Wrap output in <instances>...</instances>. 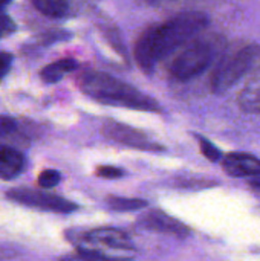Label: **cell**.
I'll list each match as a JSON object with an SVG mask.
<instances>
[{"instance_id": "cell-2", "label": "cell", "mask_w": 260, "mask_h": 261, "mask_svg": "<svg viewBox=\"0 0 260 261\" xmlns=\"http://www.w3.org/2000/svg\"><path fill=\"white\" fill-rule=\"evenodd\" d=\"M80 90L106 106L141 112H161V106L149 95L104 72H86L78 78Z\"/></svg>"}, {"instance_id": "cell-8", "label": "cell", "mask_w": 260, "mask_h": 261, "mask_svg": "<svg viewBox=\"0 0 260 261\" xmlns=\"http://www.w3.org/2000/svg\"><path fill=\"white\" fill-rule=\"evenodd\" d=\"M222 168L231 177H254L260 174V159L247 153H230L222 159Z\"/></svg>"}, {"instance_id": "cell-25", "label": "cell", "mask_w": 260, "mask_h": 261, "mask_svg": "<svg viewBox=\"0 0 260 261\" xmlns=\"http://www.w3.org/2000/svg\"><path fill=\"white\" fill-rule=\"evenodd\" d=\"M150 2H153V0H150Z\"/></svg>"}, {"instance_id": "cell-3", "label": "cell", "mask_w": 260, "mask_h": 261, "mask_svg": "<svg viewBox=\"0 0 260 261\" xmlns=\"http://www.w3.org/2000/svg\"><path fill=\"white\" fill-rule=\"evenodd\" d=\"M224 47L225 40L221 35L195 37L173 58L169 72L178 81H190L205 72L224 52Z\"/></svg>"}, {"instance_id": "cell-16", "label": "cell", "mask_w": 260, "mask_h": 261, "mask_svg": "<svg viewBox=\"0 0 260 261\" xmlns=\"http://www.w3.org/2000/svg\"><path fill=\"white\" fill-rule=\"evenodd\" d=\"M20 135V127L17 119L0 115V141L3 139H14Z\"/></svg>"}, {"instance_id": "cell-4", "label": "cell", "mask_w": 260, "mask_h": 261, "mask_svg": "<svg viewBox=\"0 0 260 261\" xmlns=\"http://www.w3.org/2000/svg\"><path fill=\"white\" fill-rule=\"evenodd\" d=\"M260 64V46L247 44L225 50L219 58L210 86L215 93H224L231 89L242 76Z\"/></svg>"}, {"instance_id": "cell-6", "label": "cell", "mask_w": 260, "mask_h": 261, "mask_svg": "<svg viewBox=\"0 0 260 261\" xmlns=\"http://www.w3.org/2000/svg\"><path fill=\"white\" fill-rule=\"evenodd\" d=\"M103 133L107 139L130 147L136 148L141 151H162L164 147L155 141H152L144 132L133 128L127 124H121L118 121H106L103 125Z\"/></svg>"}, {"instance_id": "cell-21", "label": "cell", "mask_w": 260, "mask_h": 261, "mask_svg": "<svg viewBox=\"0 0 260 261\" xmlns=\"http://www.w3.org/2000/svg\"><path fill=\"white\" fill-rule=\"evenodd\" d=\"M15 31V23L14 20L6 15L5 12L0 11V38H5L8 35H11Z\"/></svg>"}, {"instance_id": "cell-13", "label": "cell", "mask_w": 260, "mask_h": 261, "mask_svg": "<svg viewBox=\"0 0 260 261\" xmlns=\"http://www.w3.org/2000/svg\"><path fill=\"white\" fill-rule=\"evenodd\" d=\"M31 3L44 15L51 18H61L67 15L70 0H31Z\"/></svg>"}, {"instance_id": "cell-11", "label": "cell", "mask_w": 260, "mask_h": 261, "mask_svg": "<svg viewBox=\"0 0 260 261\" xmlns=\"http://www.w3.org/2000/svg\"><path fill=\"white\" fill-rule=\"evenodd\" d=\"M77 67H78V63L75 60L61 58V60H57V61L44 66L40 70V78L46 84H54V83H58L60 80H63L67 73L74 72Z\"/></svg>"}, {"instance_id": "cell-20", "label": "cell", "mask_w": 260, "mask_h": 261, "mask_svg": "<svg viewBox=\"0 0 260 261\" xmlns=\"http://www.w3.org/2000/svg\"><path fill=\"white\" fill-rule=\"evenodd\" d=\"M95 173L101 179H109V180H115V179H120V177L124 176V170L123 168L112 167V165H100Z\"/></svg>"}, {"instance_id": "cell-24", "label": "cell", "mask_w": 260, "mask_h": 261, "mask_svg": "<svg viewBox=\"0 0 260 261\" xmlns=\"http://www.w3.org/2000/svg\"><path fill=\"white\" fill-rule=\"evenodd\" d=\"M11 2H12V0H0V11H2V9H3L5 6H8V5H9Z\"/></svg>"}, {"instance_id": "cell-17", "label": "cell", "mask_w": 260, "mask_h": 261, "mask_svg": "<svg viewBox=\"0 0 260 261\" xmlns=\"http://www.w3.org/2000/svg\"><path fill=\"white\" fill-rule=\"evenodd\" d=\"M60 182H61V174L57 170H43L37 179V184L41 190L55 188Z\"/></svg>"}, {"instance_id": "cell-10", "label": "cell", "mask_w": 260, "mask_h": 261, "mask_svg": "<svg viewBox=\"0 0 260 261\" xmlns=\"http://www.w3.org/2000/svg\"><path fill=\"white\" fill-rule=\"evenodd\" d=\"M25 156L15 147L0 144V179L12 180L25 170Z\"/></svg>"}, {"instance_id": "cell-1", "label": "cell", "mask_w": 260, "mask_h": 261, "mask_svg": "<svg viewBox=\"0 0 260 261\" xmlns=\"http://www.w3.org/2000/svg\"><path fill=\"white\" fill-rule=\"evenodd\" d=\"M208 21L204 12L188 11L164 23L149 26L135 44V58L141 70L150 73L159 61L199 35Z\"/></svg>"}, {"instance_id": "cell-19", "label": "cell", "mask_w": 260, "mask_h": 261, "mask_svg": "<svg viewBox=\"0 0 260 261\" xmlns=\"http://www.w3.org/2000/svg\"><path fill=\"white\" fill-rule=\"evenodd\" d=\"M199 147H201V153L211 162H218L221 159V151L216 148V145H213L208 139L205 138H199Z\"/></svg>"}, {"instance_id": "cell-9", "label": "cell", "mask_w": 260, "mask_h": 261, "mask_svg": "<svg viewBox=\"0 0 260 261\" xmlns=\"http://www.w3.org/2000/svg\"><path fill=\"white\" fill-rule=\"evenodd\" d=\"M84 240L87 243L93 245H103L112 249H120V251H132L133 243L130 239L120 229L115 228H98L92 229L84 236Z\"/></svg>"}, {"instance_id": "cell-5", "label": "cell", "mask_w": 260, "mask_h": 261, "mask_svg": "<svg viewBox=\"0 0 260 261\" xmlns=\"http://www.w3.org/2000/svg\"><path fill=\"white\" fill-rule=\"evenodd\" d=\"M6 197L15 203L40 210V211H49V213H58V214H69L78 210V206L54 193H48L43 190H32V188H14L6 193Z\"/></svg>"}, {"instance_id": "cell-18", "label": "cell", "mask_w": 260, "mask_h": 261, "mask_svg": "<svg viewBox=\"0 0 260 261\" xmlns=\"http://www.w3.org/2000/svg\"><path fill=\"white\" fill-rule=\"evenodd\" d=\"M104 35H106V38L109 40V43L112 44V47H113L121 57L126 58V46L123 44V40H121V35H120L118 29H116L113 24H109L107 29L104 31Z\"/></svg>"}, {"instance_id": "cell-14", "label": "cell", "mask_w": 260, "mask_h": 261, "mask_svg": "<svg viewBox=\"0 0 260 261\" xmlns=\"http://www.w3.org/2000/svg\"><path fill=\"white\" fill-rule=\"evenodd\" d=\"M106 205L109 210L116 213H130V211H139L147 208V202L143 199L118 197V196H109L106 199Z\"/></svg>"}, {"instance_id": "cell-12", "label": "cell", "mask_w": 260, "mask_h": 261, "mask_svg": "<svg viewBox=\"0 0 260 261\" xmlns=\"http://www.w3.org/2000/svg\"><path fill=\"white\" fill-rule=\"evenodd\" d=\"M239 104L245 112L260 115V73L248 81L239 95Z\"/></svg>"}, {"instance_id": "cell-15", "label": "cell", "mask_w": 260, "mask_h": 261, "mask_svg": "<svg viewBox=\"0 0 260 261\" xmlns=\"http://www.w3.org/2000/svg\"><path fill=\"white\" fill-rule=\"evenodd\" d=\"M64 261H133L129 258H113V257H106L104 254L95 251V249H87V248H78L77 255L69 257Z\"/></svg>"}, {"instance_id": "cell-22", "label": "cell", "mask_w": 260, "mask_h": 261, "mask_svg": "<svg viewBox=\"0 0 260 261\" xmlns=\"http://www.w3.org/2000/svg\"><path fill=\"white\" fill-rule=\"evenodd\" d=\"M14 63V57L9 52L0 50V81L8 75V72L11 70Z\"/></svg>"}, {"instance_id": "cell-7", "label": "cell", "mask_w": 260, "mask_h": 261, "mask_svg": "<svg viewBox=\"0 0 260 261\" xmlns=\"http://www.w3.org/2000/svg\"><path fill=\"white\" fill-rule=\"evenodd\" d=\"M139 226L159 232V234H166V236H172V237H178V239H185L187 236H190V228L179 222L178 219L166 214L164 211L159 210H150L147 213H144L139 219H138Z\"/></svg>"}, {"instance_id": "cell-23", "label": "cell", "mask_w": 260, "mask_h": 261, "mask_svg": "<svg viewBox=\"0 0 260 261\" xmlns=\"http://www.w3.org/2000/svg\"><path fill=\"white\" fill-rule=\"evenodd\" d=\"M250 185H251L254 190H260V174L259 176H254V177L250 180Z\"/></svg>"}]
</instances>
